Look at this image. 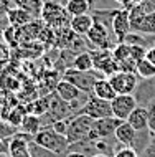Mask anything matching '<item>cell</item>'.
I'll use <instances>...</instances> for the list:
<instances>
[{"mask_svg":"<svg viewBox=\"0 0 155 157\" xmlns=\"http://www.w3.org/2000/svg\"><path fill=\"white\" fill-rule=\"evenodd\" d=\"M33 142H36L38 146L51 151L56 155L66 154L69 151V142L66 139V136L58 134L56 131H53V127H43V129H40V132H36L33 136Z\"/></svg>","mask_w":155,"mask_h":157,"instance_id":"6da1fadb","label":"cell"},{"mask_svg":"<svg viewBox=\"0 0 155 157\" xmlns=\"http://www.w3.org/2000/svg\"><path fill=\"white\" fill-rule=\"evenodd\" d=\"M40 18L45 25L51 27L53 30L69 27V22H71V15L68 13L66 7L60 5V3H53V2L43 3V10H41Z\"/></svg>","mask_w":155,"mask_h":157,"instance_id":"7a4b0ae2","label":"cell"},{"mask_svg":"<svg viewBox=\"0 0 155 157\" xmlns=\"http://www.w3.org/2000/svg\"><path fill=\"white\" fill-rule=\"evenodd\" d=\"M101 78H104V76L96 70L79 71V70H76V68H68V70L63 73V79L73 83L74 86H78L83 93H87V94H93L94 84Z\"/></svg>","mask_w":155,"mask_h":157,"instance_id":"3957f363","label":"cell"},{"mask_svg":"<svg viewBox=\"0 0 155 157\" xmlns=\"http://www.w3.org/2000/svg\"><path fill=\"white\" fill-rule=\"evenodd\" d=\"M94 119L86 114H74L69 117V124H68V131H66V139H68L69 146L71 144L81 142L89 136V131L93 127Z\"/></svg>","mask_w":155,"mask_h":157,"instance_id":"277c9868","label":"cell"},{"mask_svg":"<svg viewBox=\"0 0 155 157\" xmlns=\"http://www.w3.org/2000/svg\"><path fill=\"white\" fill-rule=\"evenodd\" d=\"M86 38L91 45V50H112V46L116 45V41H112V38H114L112 32L98 22L93 23Z\"/></svg>","mask_w":155,"mask_h":157,"instance_id":"5b68a950","label":"cell"},{"mask_svg":"<svg viewBox=\"0 0 155 157\" xmlns=\"http://www.w3.org/2000/svg\"><path fill=\"white\" fill-rule=\"evenodd\" d=\"M94 70L99 71L104 78H109L119 71V63L112 56V50H91Z\"/></svg>","mask_w":155,"mask_h":157,"instance_id":"8992f818","label":"cell"},{"mask_svg":"<svg viewBox=\"0 0 155 157\" xmlns=\"http://www.w3.org/2000/svg\"><path fill=\"white\" fill-rule=\"evenodd\" d=\"M120 122H122V119H117L114 116L102 117V119H94L93 127L89 131V136L86 139H89V141H99V139L114 137V132Z\"/></svg>","mask_w":155,"mask_h":157,"instance_id":"52a82bcc","label":"cell"},{"mask_svg":"<svg viewBox=\"0 0 155 157\" xmlns=\"http://www.w3.org/2000/svg\"><path fill=\"white\" fill-rule=\"evenodd\" d=\"M112 88L116 90L117 94H134L140 78L135 73H127V71H117L112 76H109Z\"/></svg>","mask_w":155,"mask_h":157,"instance_id":"ba28073f","label":"cell"},{"mask_svg":"<svg viewBox=\"0 0 155 157\" xmlns=\"http://www.w3.org/2000/svg\"><path fill=\"white\" fill-rule=\"evenodd\" d=\"M81 114L93 117V119H102V117L112 116V108H111V101L101 99V98L91 94L89 99L86 101V104L81 108ZM78 113V114H79Z\"/></svg>","mask_w":155,"mask_h":157,"instance_id":"9c48e42d","label":"cell"},{"mask_svg":"<svg viewBox=\"0 0 155 157\" xmlns=\"http://www.w3.org/2000/svg\"><path fill=\"white\" fill-rule=\"evenodd\" d=\"M137 101L134 94H117L114 99L111 101V108H112V116L117 119L127 121V117L131 116V113L137 108Z\"/></svg>","mask_w":155,"mask_h":157,"instance_id":"30bf717a","label":"cell"},{"mask_svg":"<svg viewBox=\"0 0 155 157\" xmlns=\"http://www.w3.org/2000/svg\"><path fill=\"white\" fill-rule=\"evenodd\" d=\"M31 139V136L25 132H17L8 141V157H31L30 147H28Z\"/></svg>","mask_w":155,"mask_h":157,"instance_id":"8fae6325","label":"cell"},{"mask_svg":"<svg viewBox=\"0 0 155 157\" xmlns=\"http://www.w3.org/2000/svg\"><path fill=\"white\" fill-rule=\"evenodd\" d=\"M132 32L131 28V18H129V10L127 8H120L117 12V15L114 17L112 22V33H114L116 41H124V38Z\"/></svg>","mask_w":155,"mask_h":157,"instance_id":"7c38bea8","label":"cell"},{"mask_svg":"<svg viewBox=\"0 0 155 157\" xmlns=\"http://www.w3.org/2000/svg\"><path fill=\"white\" fill-rule=\"evenodd\" d=\"M134 98H135L137 104L144 106V108L152 99H155V76L149 79H140L134 91Z\"/></svg>","mask_w":155,"mask_h":157,"instance_id":"4fadbf2b","label":"cell"},{"mask_svg":"<svg viewBox=\"0 0 155 157\" xmlns=\"http://www.w3.org/2000/svg\"><path fill=\"white\" fill-rule=\"evenodd\" d=\"M43 27H45V23L41 22V18H38V20H33V22L23 25V27H20V28H17V40H18V45L36 41Z\"/></svg>","mask_w":155,"mask_h":157,"instance_id":"5bb4252c","label":"cell"},{"mask_svg":"<svg viewBox=\"0 0 155 157\" xmlns=\"http://www.w3.org/2000/svg\"><path fill=\"white\" fill-rule=\"evenodd\" d=\"M54 93H56L63 101H66V103H71V101L78 99V98L83 94V91L79 90L78 86H74L73 83L66 81V79H63V78L58 81L56 88H54Z\"/></svg>","mask_w":155,"mask_h":157,"instance_id":"9a60e30c","label":"cell"},{"mask_svg":"<svg viewBox=\"0 0 155 157\" xmlns=\"http://www.w3.org/2000/svg\"><path fill=\"white\" fill-rule=\"evenodd\" d=\"M135 134H137V131L134 129L127 121H122L119 126H117V129L114 132V139L117 142H120L122 146H125V147H132Z\"/></svg>","mask_w":155,"mask_h":157,"instance_id":"2e32d148","label":"cell"},{"mask_svg":"<svg viewBox=\"0 0 155 157\" xmlns=\"http://www.w3.org/2000/svg\"><path fill=\"white\" fill-rule=\"evenodd\" d=\"M94 20L91 13H84V15H76V17H71V22H69V28L73 30L76 35L86 36L87 32L91 30Z\"/></svg>","mask_w":155,"mask_h":157,"instance_id":"e0dca14e","label":"cell"},{"mask_svg":"<svg viewBox=\"0 0 155 157\" xmlns=\"http://www.w3.org/2000/svg\"><path fill=\"white\" fill-rule=\"evenodd\" d=\"M119 10L120 8H93V12H89V13L93 17L94 22L104 25V27H107L112 32V22H114V17L117 15Z\"/></svg>","mask_w":155,"mask_h":157,"instance_id":"ac0fdd59","label":"cell"},{"mask_svg":"<svg viewBox=\"0 0 155 157\" xmlns=\"http://www.w3.org/2000/svg\"><path fill=\"white\" fill-rule=\"evenodd\" d=\"M127 122L131 124L135 131H144L149 127V114L144 106H137L127 117Z\"/></svg>","mask_w":155,"mask_h":157,"instance_id":"d6986e66","label":"cell"},{"mask_svg":"<svg viewBox=\"0 0 155 157\" xmlns=\"http://www.w3.org/2000/svg\"><path fill=\"white\" fill-rule=\"evenodd\" d=\"M7 18H8V23L15 28H20V27H23V25H27V23H30L35 20L27 10H23L22 7H13L7 13Z\"/></svg>","mask_w":155,"mask_h":157,"instance_id":"ffe728a7","label":"cell"},{"mask_svg":"<svg viewBox=\"0 0 155 157\" xmlns=\"http://www.w3.org/2000/svg\"><path fill=\"white\" fill-rule=\"evenodd\" d=\"M93 94L98 96V98H101V99L112 101L117 96V93H116L114 88H112V84H111V81H109L107 78H101V79H98V81H96Z\"/></svg>","mask_w":155,"mask_h":157,"instance_id":"44dd1931","label":"cell"},{"mask_svg":"<svg viewBox=\"0 0 155 157\" xmlns=\"http://www.w3.org/2000/svg\"><path fill=\"white\" fill-rule=\"evenodd\" d=\"M20 129L22 132L28 134V136H35L36 132H40V129H43V122H41V117L36 116V114H31L28 113L27 116L23 117L22 124H20Z\"/></svg>","mask_w":155,"mask_h":157,"instance_id":"7402d4cb","label":"cell"},{"mask_svg":"<svg viewBox=\"0 0 155 157\" xmlns=\"http://www.w3.org/2000/svg\"><path fill=\"white\" fill-rule=\"evenodd\" d=\"M132 32L142 33V35H155V12L142 17L140 22L132 28Z\"/></svg>","mask_w":155,"mask_h":157,"instance_id":"603a6c76","label":"cell"},{"mask_svg":"<svg viewBox=\"0 0 155 157\" xmlns=\"http://www.w3.org/2000/svg\"><path fill=\"white\" fill-rule=\"evenodd\" d=\"M66 10L71 17L76 15H84L91 12V0H68Z\"/></svg>","mask_w":155,"mask_h":157,"instance_id":"cb8c5ba5","label":"cell"},{"mask_svg":"<svg viewBox=\"0 0 155 157\" xmlns=\"http://www.w3.org/2000/svg\"><path fill=\"white\" fill-rule=\"evenodd\" d=\"M71 68H76V70H79V71H91V70H94L91 52L78 53V55H76V58H74V61H73V66H71Z\"/></svg>","mask_w":155,"mask_h":157,"instance_id":"d4e9b609","label":"cell"},{"mask_svg":"<svg viewBox=\"0 0 155 157\" xmlns=\"http://www.w3.org/2000/svg\"><path fill=\"white\" fill-rule=\"evenodd\" d=\"M17 7H22L35 20H38L41 17V10H43V0H20Z\"/></svg>","mask_w":155,"mask_h":157,"instance_id":"484cf974","label":"cell"},{"mask_svg":"<svg viewBox=\"0 0 155 157\" xmlns=\"http://www.w3.org/2000/svg\"><path fill=\"white\" fill-rule=\"evenodd\" d=\"M27 108H28V113L36 114V116L41 117L43 114H46L48 109H50V94L43 96V98H38V99H35L33 103L28 104Z\"/></svg>","mask_w":155,"mask_h":157,"instance_id":"4316f807","label":"cell"},{"mask_svg":"<svg viewBox=\"0 0 155 157\" xmlns=\"http://www.w3.org/2000/svg\"><path fill=\"white\" fill-rule=\"evenodd\" d=\"M137 76H139L140 79H149V78H153L155 76V65L153 63H150L147 58H144V60L137 61V70H135Z\"/></svg>","mask_w":155,"mask_h":157,"instance_id":"83f0119b","label":"cell"},{"mask_svg":"<svg viewBox=\"0 0 155 157\" xmlns=\"http://www.w3.org/2000/svg\"><path fill=\"white\" fill-rule=\"evenodd\" d=\"M112 56L117 63H122L131 58V45H127L125 41H119L112 46Z\"/></svg>","mask_w":155,"mask_h":157,"instance_id":"f1b7e54d","label":"cell"},{"mask_svg":"<svg viewBox=\"0 0 155 157\" xmlns=\"http://www.w3.org/2000/svg\"><path fill=\"white\" fill-rule=\"evenodd\" d=\"M27 109H23V106H18V108H13L12 109V113L7 116V122L8 124H12L13 127H20V124H22L23 117L27 116Z\"/></svg>","mask_w":155,"mask_h":157,"instance_id":"f546056e","label":"cell"},{"mask_svg":"<svg viewBox=\"0 0 155 157\" xmlns=\"http://www.w3.org/2000/svg\"><path fill=\"white\" fill-rule=\"evenodd\" d=\"M2 40L10 46V48H17L18 46V40H17V28L8 25L5 30L2 32Z\"/></svg>","mask_w":155,"mask_h":157,"instance_id":"4dcf8cb0","label":"cell"},{"mask_svg":"<svg viewBox=\"0 0 155 157\" xmlns=\"http://www.w3.org/2000/svg\"><path fill=\"white\" fill-rule=\"evenodd\" d=\"M28 147H30V155L31 157H56V154H53L51 151L38 146L36 142H33V139L30 141V144H28Z\"/></svg>","mask_w":155,"mask_h":157,"instance_id":"1f68e13d","label":"cell"},{"mask_svg":"<svg viewBox=\"0 0 155 157\" xmlns=\"http://www.w3.org/2000/svg\"><path fill=\"white\" fill-rule=\"evenodd\" d=\"M15 134H17V131H15L13 126L8 124L5 121H0V139H2L3 142L8 144V141H10Z\"/></svg>","mask_w":155,"mask_h":157,"instance_id":"d6a6232c","label":"cell"},{"mask_svg":"<svg viewBox=\"0 0 155 157\" xmlns=\"http://www.w3.org/2000/svg\"><path fill=\"white\" fill-rule=\"evenodd\" d=\"M145 55H147V46H144V45H131V58L135 63L144 60Z\"/></svg>","mask_w":155,"mask_h":157,"instance_id":"836d02e7","label":"cell"},{"mask_svg":"<svg viewBox=\"0 0 155 157\" xmlns=\"http://www.w3.org/2000/svg\"><path fill=\"white\" fill-rule=\"evenodd\" d=\"M124 41L127 45H144L145 46V36L142 33H137V32H131L124 38Z\"/></svg>","mask_w":155,"mask_h":157,"instance_id":"e575fe53","label":"cell"},{"mask_svg":"<svg viewBox=\"0 0 155 157\" xmlns=\"http://www.w3.org/2000/svg\"><path fill=\"white\" fill-rule=\"evenodd\" d=\"M147 109V114H149V129L152 131V134L155 136V99H152L150 103L145 106Z\"/></svg>","mask_w":155,"mask_h":157,"instance_id":"d590c367","label":"cell"},{"mask_svg":"<svg viewBox=\"0 0 155 157\" xmlns=\"http://www.w3.org/2000/svg\"><path fill=\"white\" fill-rule=\"evenodd\" d=\"M68 124H69V117L68 119H60V121H54L50 127H53V131H56L58 134L66 136V131H68Z\"/></svg>","mask_w":155,"mask_h":157,"instance_id":"8d00e7d4","label":"cell"},{"mask_svg":"<svg viewBox=\"0 0 155 157\" xmlns=\"http://www.w3.org/2000/svg\"><path fill=\"white\" fill-rule=\"evenodd\" d=\"M112 157H140V155L137 154L132 147H122V149L116 151V154Z\"/></svg>","mask_w":155,"mask_h":157,"instance_id":"74e56055","label":"cell"},{"mask_svg":"<svg viewBox=\"0 0 155 157\" xmlns=\"http://www.w3.org/2000/svg\"><path fill=\"white\" fill-rule=\"evenodd\" d=\"M13 7H17V5L12 2V0H0V18L5 17Z\"/></svg>","mask_w":155,"mask_h":157,"instance_id":"f35d334b","label":"cell"},{"mask_svg":"<svg viewBox=\"0 0 155 157\" xmlns=\"http://www.w3.org/2000/svg\"><path fill=\"white\" fill-rule=\"evenodd\" d=\"M140 8L145 12V15L152 13V12H155V0H144L140 3Z\"/></svg>","mask_w":155,"mask_h":157,"instance_id":"ab89813d","label":"cell"},{"mask_svg":"<svg viewBox=\"0 0 155 157\" xmlns=\"http://www.w3.org/2000/svg\"><path fill=\"white\" fill-rule=\"evenodd\" d=\"M140 157H155V137H153V141L150 142V146L140 154Z\"/></svg>","mask_w":155,"mask_h":157,"instance_id":"60d3db41","label":"cell"},{"mask_svg":"<svg viewBox=\"0 0 155 157\" xmlns=\"http://www.w3.org/2000/svg\"><path fill=\"white\" fill-rule=\"evenodd\" d=\"M145 58H147L150 63H153V65H155V46L147 48V55H145Z\"/></svg>","mask_w":155,"mask_h":157,"instance_id":"b9f144b4","label":"cell"},{"mask_svg":"<svg viewBox=\"0 0 155 157\" xmlns=\"http://www.w3.org/2000/svg\"><path fill=\"white\" fill-rule=\"evenodd\" d=\"M142 2H144V0H127V5H125V8H127V10H131L132 7H135V5H140Z\"/></svg>","mask_w":155,"mask_h":157,"instance_id":"7bdbcfd3","label":"cell"},{"mask_svg":"<svg viewBox=\"0 0 155 157\" xmlns=\"http://www.w3.org/2000/svg\"><path fill=\"white\" fill-rule=\"evenodd\" d=\"M65 157H87V155L83 154V152H79V151H71V152H68Z\"/></svg>","mask_w":155,"mask_h":157,"instance_id":"ee69618b","label":"cell"},{"mask_svg":"<svg viewBox=\"0 0 155 157\" xmlns=\"http://www.w3.org/2000/svg\"><path fill=\"white\" fill-rule=\"evenodd\" d=\"M46 2H53V3H60V5H65V7H66V3H68V0H43V3H46Z\"/></svg>","mask_w":155,"mask_h":157,"instance_id":"f6af8a7d","label":"cell"},{"mask_svg":"<svg viewBox=\"0 0 155 157\" xmlns=\"http://www.w3.org/2000/svg\"><path fill=\"white\" fill-rule=\"evenodd\" d=\"M114 2H117L122 8H125V5H127V0H114Z\"/></svg>","mask_w":155,"mask_h":157,"instance_id":"bcb514c9","label":"cell"},{"mask_svg":"<svg viewBox=\"0 0 155 157\" xmlns=\"http://www.w3.org/2000/svg\"><path fill=\"white\" fill-rule=\"evenodd\" d=\"M91 157H112V155H107V154H93Z\"/></svg>","mask_w":155,"mask_h":157,"instance_id":"7dc6e473","label":"cell"},{"mask_svg":"<svg viewBox=\"0 0 155 157\" xmlns=\"http://www.w3.org/2000/svg\"><path fill=\"white\" fill-rule=\"evenodd\" d=\"M12 2H13L15 5H18V2H20V0H12Z\"/></svg>","mask_w":155,"mask_h":157,"instance_id":"c3c4849f","label":"cell"},{"mask_svg":"<svg viewBox=\"0 0 155 157\" xmlns=\"http://www.w3.org/2000/svg\"><path fill=\"white\" fill-rule=\"evenodd\" d=\"M56 157H63V155H56Z\"/></svg>","mask_w":155,"mask_h":157,"instance_id":"681fc988","label":"cell"}]
</instances>
